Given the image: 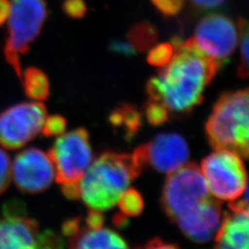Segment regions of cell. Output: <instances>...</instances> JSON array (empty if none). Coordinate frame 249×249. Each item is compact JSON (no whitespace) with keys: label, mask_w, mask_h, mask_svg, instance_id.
<instances>
[{"label":"cell","mask_w":249,"mask_h":249,"mask_svg":"<svg viewBox=\"0 0 249 249\" xmlns=\"http://www.w3.org/2000/svg\"><path fill=\"white\" fill-rule=\"evenodd\" d=\"M111 124L121 127L124 131V137L131 139L142 125V117L139 111L129 105H123L116 109L109 117Z\"/></svg>","instance_id":"17"},{"label":"cell","mask_w":249,"mask_h":249,"mask_svg":"<svg viewBox=\"0 0 249 249\" xmlns=\"http://www.w3.org/2000/svg\"><path fill=\"white\" fill-rule=\"evenodd\" d=\"M24 90L30 98L43 102L49 95V81L44 72L36 68H29L21 75Z\"/></svg>","instance_id":"16"},{"label":"cell","mask_w":249,"mask_h":249,"mask_svg":"<svg viewBox=\"0 0 249 249\" xmlns=\"http://www.w3.org/2000/svg\"><path fill=\"white\" fill-rule=\"evenodd\" d=\"M11 181V160L8 153L0 148V195L6 191Z\"/></svg>","instance_id":"24"},{"label":"cell","mask_w":249,"mask_h":249,"mask_svg":"<svg viewBox=\"0 0 249 249\" xmlns=\"http://www.w3.org/2000/svg\"><path fill=\"white\" fill-rule=\"evenodd\" d=\"M127 223V220L124 218V214H117L114 217V223L116 226L124 227Z\"/></svg>","instance_id":"34"},{"label":"cell","mask_w":249,"mask_h":249,"mask_svg":"<svg viewBox=\"0 0 249 249\" xmlns=\"http://www.w3.org/2000/svg\"><path fill=\"white\" fill-rule=\"evenodd\" d=\"M168 110L162 104L155 101H149L146 107V117L150 124L160 125L168 120Z\"/></svg>","instance_id":"22"},{"label":"cell","mask_w":249,"mask_h":249,"mask_svg":"<svg viewBox=\"0 0 249 249\" xmlns=\"http://www.w3.org/2000/svg\"><path fill=\"white\" fill-rule=\"evenodd\" d=\"M132 155L142 168L150 164L154 169L170 174L187 163L189 151L186 141L178 134H160L151 142L137 148Z\"/></svg>","instance_id":"10"},{"label":"cell","mask_w":249,"mask_h":249,"mask_svg":"<svg viewBox=\"0 0 249 249\" xmlns=\"http://www.w3.org/2000/svg\"><path fill=\"white\" fill-rule=\"evenodd\" d=\"M174 54L158 76L148 81L146 90L151 101L159 102L175 113L190 112L203 100V91L220 65L208 56L191 37L175 39Z\"/></svg>","instance_id":"1"},{"label":"cell","mask_w":249,"mask_h":249,"mask_svg":"<svg viewBox=\"0 0 249 249\" xmlns=\"http://www.w3.org/2000/svg\"><path fill=\"white\" fill-rule=\"evenodd\" d=\"M46 109L41 102H26L0 113V145L17 150L42 132Z\"/></svg>","instance_id":"8"},{"label":"cell","mask_w":249,"mask_h":249,"mask_svg":"<svg viewBox=\"0 0 249 249\" xmlns=\"http://www.w3.org/2000/svg\"><path fill=\"white\" fill-rule=\"evenodd\" d=\"M62 9L70 18H81L87 13V5L84 0H65Z\"/></svg>","instance_id":"26"},{"label":"cell","mask_w":249,"mask_h":249,"mask_svg":"<svg viewBox=\"0 0 249 249\" xmlns=\"http://www.w3.org/2000/svg\"><path fill=\"white\" fill-rule=\"evenodd\" d=\"M142 170L132 154L107 152L89 165L80 179V196L90 209L107 211L118 202Z\"/></svg>","instance_id":"2"},{"label":"cell","mask_w":249,"mask_h":249,"mask_svg":"<svg viewBox=\"0 0 249 249\" xmlns=\"http://www.w3.org/2000/svg\"><path fill=\"white\" fill-rule=\"evenodd\" d=\"M236 26L239 33L241 52V63L237 73L240 78L245 79L249 76V24L245 18H239Z\"/></svg>","instance_id":"20"},{"label":"cell","mask_w":249,"mask_h":249,"mask_svg":"<svg viewBox=\"0 0 249 249\" xmlns=\"http://www.w3.org/2000/svg\"><path fill=\"white\" fill-rule=\"evenodd\" d=\"M80 230V218H76V219H72L69 220L67 222H65L63 224L62 231L63 233L68 236V237H72L74 236L76 233H78V231Z\"/></svg>","instance_id":"29"},{"label":"cell","mask_w":249,"mask_h":249,"mask_svg":"<svg viewBox=\"0 0 249 249\" xmlns=\"http://www.w3.org/2000/svg\"><path fill=\"white\" fill-rule=\"evenodd\" d=\"M221 215V203L209 196L176 222L187 238L196 243H207L218 231Z\"/></svg>","instance_id":"13"},{"label":"cell","mask_w":249,"mask_h":249,"mask_svg":"<svg viewBox=\"0 0 249 249\" xmlns=\"http://www.w3.org/2000/svg\"><path fill=\"white\" fill-rule=\"evenodd\" d=\"M146 247L151 248V249H162V248L170 249V248H177V245L165 244L164 242H162L160 239H153V240L150 241Z\"/></svg>","instance_id":"33"},{"label":"cell","mask_w":249,"mask_h":249,"mask_svg":"<svg viewBox=\"0 0 249 249\" xmlns=\"http://www.w3.org/2000/svg\"><path fill=\"white\" fill-rule=\"evenodd\" d=\"M109 49L116 53H122L124 55L130 56L137 53V51L134 49L133 46L129 44V42L124 41H115L112 42L109 45Z\"/></svg>","instance_id":"27"},{"label":"cell","mask_w":249,"mask_h":249,"mask_svg":"<svg viewBox=\"0 0 249 249\" xmlns=\"http://www.w3.org/2000/svg\"><path fill=\"white\" fill-rule=\"evenodd\" d=\"M192 38L208 56L221 66L236 49L239 33L231 18L223 14H210L199 20Z\"/></svg>","instance_id":"9"},{"label":"cell","mask_w":249,"mask_h":249,"mask_svg":"<svg viewBox=\"0 0 249 249\" xmlns=\"http://www.w3.org/2000/svg\"><path fill=\"white\" fill-rule=\"evenodd\" d=\"M153 6L164 16H175L181 11L185 0H151Z\"/></svg>","instance_id":"25"},{"label":"cell","mask_w":249,"mask_h":249,"mask_svg":"<svg viewBox=\"0 0 249 249\" xmlns=\"http://www.w3.org/2000/svg\"><path fill=\"white\" fill-rule=\"evenodd\" d=\"M117 203L121 213L126 216H138L142 213L144 207L142 196L134 188L125 189Z\"/></svg>","instance_id":"19"},{"label":"cell","mask_w":249,"mask_h":249,"mask_svg":"<svg viewBox=\"0 0 249 249\" xmlns=\"http://www.w3.org/2000/svg\"><path fill=\"white\" fill-rule=\"evenodd\" d=\"M209 191L217 199L236 200L247 188V172L241 156L229 150H217L201 162Z\"/></svg>","instance_id":"6"},{"label":"cell","mask_w":249,"mask_h":249,"mask_svg":"<svg viewBox=\"0 0 249 249\" xmlns=\"http://www.w3.org/2000/svg\"><path fill=\"white\" fill-rule=\"evenodd\" d=\"M8 37L4 46L7 62L21 79L19 55L26 53L39 36L47 17L45 0H10Z\"/></svg>","instance_id":"4"},{"label":"cell","mask_w":249,"mask_h":249,"mask_svg":"<svg viewBox=\"0 0 249 249\" xmlns=\"http://www.w3.org/2000/svg\"><path fill=\"white\" fill-rule=\"evenodd\" d=\"M249 212L226 213L217 231L216 248L222 249H248L249 242Z\"/></svg>","instance_id":"14"},{"label":"cell","mask_w":249,"mask_h":249,"mask_svg":"<svg viewBox=\"0 0 249 249\" xmlns=\"http://www.w3.org/2000/svg\"><path fill=\"white\" fill-rule=\"evenodd\" d=\"M191 1L198 8L210 9L221 6L225 0H191Z\"/></svg>","instance_id":"31"},{"label":"cell","mask_w":249,"mask_h":249,"mask_svg":"<svg viewBox=\"0 0 249 249\" xmlns=\"http://www.w3.org/2000/svg\"><path fill=\"white\" fill-rule=\"evenodd\" d=\"M174 54V46L170 43H162L151 47L147 56L149 64L155 67H164Z\"/></svg>","instance_id":"21"},{"label":"cell","mask_w":249,"mask_h":249,"mask_svg":"<svg viewBox=\"0 0 249 249\" xmlns=\"http://www.w3.org/2000/svg\"><path fill=\"white\" fill-rule=\"evenodd\" d=\"M44 232L36 221L27 217L20 202L4 206L0 218V249H43Z\"/></svg>","instance_id":"12"},{"label":"cell","mask_w":249,"mask_h":249,"mask_svg":"<svg viewBox=\"0 0 249 249\" xmlns=\"http://www.w3.org/2000/svg\"><path fill=\"white\" fill-rule=\"evenodd\" d=\"M158 39V33L155 27L149 22L135 24L127 34V41L138 52H144L154 45Z\"/></svg>","instance_id":"18"},{"label":"cell","mask_w":249,"mask_h":249,"mask_svg":"<svg viewBox=\"0 0 249 249\" xmlns=\"http://www.w3.org/2000/svg\"><path fill=\"white\" fill-rule=\"evenodd\" d=\"M71 249H126L125 241L110 229H80L70 238Z\"/></svg>","instance_id":"15"},{"label":"cell","mask_w":249,"mask_h":249,"mask_svg":"<svg viewBox=\"0 0 249 249\" xmlns=\"http://www.w3.org/2000/svg\"><path fill=\"white\" fill-rule=\"evenodd\" d=\"M105 222L104 215L101 213V211L93 210L89 212L87 218H86V224L88 229H98L103 227V224Z\"/></svg>","instance_id":"28"},{"label":"cell","mask_w":249,"mask_h":249,"mask_svg":"<svg viewBox=\"0 0 249 249\" xmlns=\"http://www.w3.org/2000/svg\"><path fill=\"white\" fill-rule=\"evenodd\" d=\"M53 162L56 181L61 185L80 183L92 160L89 135L78 128L60 136L47 153Z\"/></svg>","instance_id":"7"},{"label":"cell","mask_w":249,"mask_h":249,"mask_svg":"<svg viewBox=\"0 0 249 249\" xmlns=\"http://www.w3.org/2000/svg\"><path fill=\"white\" fill-rule=\"evenodd\" d=\"M9 0H0V26L8 19L9 14Z\"/></svg>","instance_id":"32"},{"label":"cell","mask_w":249,"mask_h":249,"mask_svg":"<svg viewBox=\"0 0 249 249\" xmlns=\"http://www.w3.org/2000/svg\"><path fill=\"white\" fill-rule=\"evenodd\" d=\"M249 89L223 94L206 124V134L215 150H229L249 158Z\"/></svg>","instance_id":"3"},{"label":"cell","mask_w":249,"mask_h":249,"mask_svg":"<svg viewBox=\"0 0 249 249\" xmlns=\"http://www.w3.org/2000/svg\"><path fill=\"white\" fill-rule=\"evenodd\" d=\"M62 190L64 195L71 199H77L80 197V183L62 185Z\"/></svg>","instance_id":"30"},{"label":"cell","mask_w":249,"mask_h":249,"mask_svg":"<svg viewBox=\"0 0 249 249\" xmlns=\"http://www.w3.org/2000/svg\"><path fill=\"white\" fill-rule=\"evenodd\" d=\"M67 126L66 119L61 116H52L45 118L42 132L45 137L62 135Z\"/></svg>","instance_id":"23"},{"label":"cell","mask_w":249,"mask_h":249,"mask_svg":"<svg viewBox=\"0 0 249 249\" xmlns=\"http://www.w3.org/2000/svg\"><path fill=\"white\" fill-rule=\"evenodd\" d=\"M210 196L200 168L196 163H185L170 173L163 187L161 204L172 220L191 212Z\"/></svg>","instance_id":"5"},{"label":"cell","mask_w":249,"mask_h":249,"mask_svg":"<svg viewBox=\"0 0 249 249\" xmlns=\"http://www.w3.org/2000/svg\"><path fill=\"white\" fill-rule=\"evenodd\" d=\"M54 176V167L49 155L36 148L20 151L11 163V178L19 190L27 193H38L47 189Z\"/></svg>","instance_id":"11"}]
</instances>
